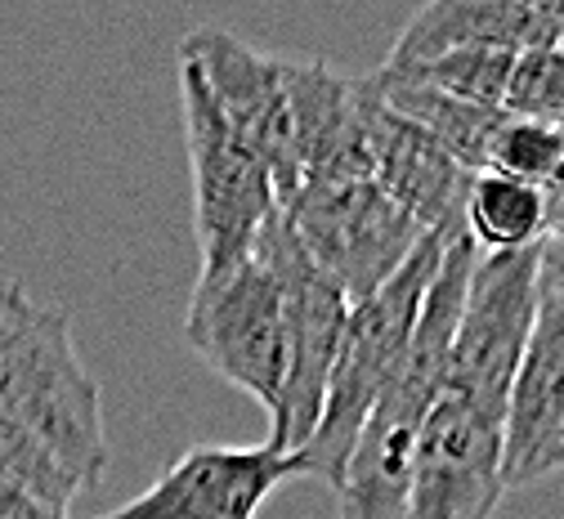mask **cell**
I'll use <instances>...</instances> for the list:
<instances>
[{
  "label": "cell",
  "instance_id": "8",
  "mask_svg": "<svg viewBox=\"0 0 564 519\" xmlns=\"http://www.w3.org/2000/svg\"><path fill=\"white\" fill-rule=\"evenodd\" d=\"M184 340L210 372L247 390L273 417L288 377V314L278 278L256 256L216 278H197Z\"/></svg>",
  "mask_w": 564,
  "mask_h": 519
},
{
  "label": "cell",
  "instance_id": "6",
  "mask_svg": "<svg viewBox=\"0 0 564 519\" xmlns=\"http://www.w3.org/2000/svg\"><path fill=\"white\" fill-rule=\"evenodd\" d=\"M538 318V247L475 256L457 332L448 345L444 390L475 403L492 421L507 417V399L520 372Z\"/></svg>",
  "mask_w": 564,
  "mask_h": 519
},
{
  "label": "cell",
  "instance_id": "15",
  "mask_svg": "<svg viewBox=\"0 0 564 519\" xmlns=\"http://www.w3.org/2000/svg\"><path fill=\"white\" fill-rule=\"evenodd\" d=\"M372 82H377L386 108L399 112L403 121H412L421 134H431L462 171H470V175H484L488 171L492 143H498V134L507 126V112L457 104L448 95H435V90L416 86V82L394 77V72H386V67L372 72Z\"/></svg>",
  "mask_w": 564,
  "mask_h": 519
},
{
  "label": "cell",
  "instance_id": "13",
  "mask_svg": "<svg viewBox=\"0 0 564 519\" xmlns=\"http://www.w3.org/2000/svg\"><path fill=\"white\" fill-rule=\"evenodd\" d=\"M564 434V314L538 295L529 349L502 417V488H524L560 471Z\"/></svg>",
  "mask_w": 564,
  "mask_h": 519
},
{
  "label": "cell",
  "instance_id": "23",
  "mask_svg": "<svg viewBox=\"0 0 564 519\" xmlns=\"http://www.w3.org/2000/svg\"><path fill=\"white\" fill-rule=\"evenodd\" d=\"M538 193H542V206H546V234H555V229L564 225V158H560L555 171L538 184Z\"/></svg>",
  "mask_w": 564,
  "mask_h": 519
},
{
  "label": "cell",
  "instance_id": "16",
  "mask_svg": "<svg viewBox=\"0 0 564 519\" xmlns=\"http://www.w3.org/2000/svg\"><path fill=\"white\" fill-rule=\"evenodd\" d=\"M462 229L479 256H502L524 251L546 238V206L538 184L507 180V175H475L466 206H462Z\"/></svg>",
  "mask_w": 564,
  "mask_h": 519
},
{
  "label": "cell",
  "instance_id": "21",
  "mask_svg": "<svg viewBox=\"0 0 564 519\" xmlns=\"http://www.w3.org/2000/svg\"><path fill=\"white\" fill-rule=\"evenodd\" d=\"M538 295L564 314V234H546L538 242Z\"/></svg>",
  "mask_w": 564,
  "mask_h": 519
},
{
  "label": "cell",
  "instance_id": "3",
  "mask_svg": "<svg viewBox=\"0 0 564 519\" xmlns=\"http://www.w3.org/2000/svg\"><path fill=\"white\" fill-rule=\"evenodd\" d=\"M457 229L462 225L431 229L390 282H381L368 301L349 305L340 349L332 363V381L323 394V417H318L310 443L296 453L305 462V475H318L336 488L368 412L377 408V399L386 394V386L394 381L399 363L408 354L421 301H426V291L440 273V260H444V247Z\"/></svg>",
  "mask_w": 564,
  "mask_h": 519
},
{
  "label": "cell",
  "instance_id": "22",
  "mask_svg": "<svg viewBox=\"0 0 564 519\" xmlns=\"http://www.w3.org/2000/svg\"><path fill=\"white\" fill-rule=\"evenodd\" d=\"M0 519H67V506H54L32 488L0 475Z\"/></svg>",
  "mask_w": 564,
  "mask_h": 519
},
{
  "label": "cell",
  "instance_id": "25",
  "mask_svg": "<svg viewBox=\"0 0 564 519\" xmlns=\"http://www.w3.org/2000/svg\"><path fill=\"white\" fill-rule=\"evenodd\" d=\"M555 234H564V225H560V229H555Z\"/></svg>",
  "mask_w": 564,
  "mask_h": 519
},
{
  "label": "cell",
  "instance_id": "17",
  "mask_svg": "<svg viewBox=\"0 0 564 519\" xmlns=\"http://www.w3.org/2000/svg\"><path fill=\"white\" fill-rule=\"evenodd\" d=\"M511 67H516V54H502V50H453V54H440L431 63L386 67V72H394V77H403V82L426 86L435 95H448L457 104H475V108L502 112Z\"/></svg>",
  "mask_w": 564,
  "mask_h": 519
},
{
  "label": "cell",
  "instance_id": "9",
  "mask_svg": "<svg viewBox=\"0 0 564 519\" xmlns=\"http://www.w3.org/2000/svg\"><path fill=\"white\" fill-rule=\"evenodd\" d=\"M180 58L197 67L206 95L216 99L229 130L260 158L273 180L278 206L301 188V158L292 134L282 58H269L225 28H197L180 41Z\"/></svg>",
  "mask_w": 564,
  "mask_h": 519
},
{
  "label": "cell",
  "instance_id": "20",
  "mask_svg": "<svg viewBox=\"0 0 564 519\" xmlns=\"http://www.w3.org/2000/svg\"><path fill=\"white\" fill-rule=\"evenodd\" d=\"M560 158H564V130L507 117L498 143H492L488 171L492 175H507V180H524V184H542L555 171Z\"/></svg>",
  "mask_w": 564,
  "mask_h": 519
},
{
  "label": "cell",
  "instance_id": "7",
  "mask_svg": "<svg viewBox=\"0 0 564 519\" xmlns=\"http://www.w3.org/2000/svg\"><path fill=\"white\" fill-rule=\"evenodd\" d=\"M282 215L314 260V269L345 295L349 305L390 282L403 260L426 238V229L408 219L377 184L345 180V184H301Z\"/></svg>",
  "mask_w": 564,
  "mask_h": 519
},
{
  "label": "cell",
  "instance_id": "2",
  "mask_svg": "<svg viewBox=\"0 0 564 519\" xmlns=\"http://www.w3.org/2000/svg\"><path fill=\"white\" fill-rule=\"evenodd\" d=\"M0 417L95 488L108 466L104 394L73 345L67 310L41 305L23 282H0Z\"/></svg>",
  "mask_w": 564,
  "mask_h": 519
},
{
  "label": "cell",
  "instance_id": "11",
  "mask_svg": "<svg viewBox=\"0 0 564 519\" xmlns=\"http://www.w3.org/2000/svg\"><path fill=\"white\" fill-rule=\"evenodd\" d=\"M305 475L296 453L273 443L256 448H225V443H197L166 475L126 506H112L95 519H256L278 484Z\"/></svg>",
  "mask_w": 564,
  "mask_h": 519
},
{
  "label": "cell",
  "instance_id": "24",
  "mask_svg": "<svg viewBox=\"0 0 564 519\" xmlns=\"http://www.w3.org/2000/svg\"><path fill=\"white\" fill-rule=\"evenodd\" d=\"M560 471H564V434H560Z\"/></svg>",
  "mask_w": 564,
  "mask_h": 519
},
{
  "label": "cell",
  "instance_id": "12",
  "mask_svg": "<svg viewBox=\"0 0 564 519\" xmlns=\"http://www.w3.org/2000/svg\"><path fill=\"white\" fill-rule=\"evenodd\" d=\"M555 45H564V0H435L403 23L386 67L431 63L453 50L529 54Z\"/></svg>",
  "mask_w": 564,
  "mask_h": 519
},
{
  "label": "cell",
  "instance_id": "14",
  "mask_svg": "<svg viewBox=\"0 0 564 519\" xmlns=\"http://www.w3.org/2000/svg\"><path fill=\"white\" fill-rule=\"evenodd\" d=\"M470 171H462L444 148L421 134L412 121L386 108L377 90L372 130H368V184H377L421 229L462 225V206L470 193Z\"/></svg>",
  "mask_w": 564,
  "mask_h": 519
},
{
  "label": "cell",
  "instance_id": "18",
  "mask_svg": "<svg viewBox=\"0 0 564 519\" xmlns=\"http://www.w3.org/2000/svg\"><path fill=\"white\" fill-rule=\"evenodd\" d=\"M502 112L516 121L564 130V45L516 54Z\"/></svg>",
  "mask_w": 564,
  "mask_h": 519
},
{
  "label": "cell",
  "instance_id": "4",
  "mask_svg": "<svg viewBox=\"0 0 564 519\" xmlns=\"http://www.w3.org/2000/svg\"><path fill=\"white\" fill-rule=\"evenodd\" d=\"M180 104L193 171V234H197V278H216L242 264L278 210V193L260 158L229 130L216 99L206 95L197 67L180 58Z\"/></svg>",
  "mask_w": 564,
  "mask_h": 519
},
{
  "label": "cell",
  "instance_id": "1",
  "mask_svg": "<svg viewBox=\"0 0 564 519\" xmlns=\"http://www.w3.org/2000/svg\"><path fill=\"white\" fill-rule=\"evenodd\" d=\"M475 247L466 229H457L444 247L440 273L421 301L408 354L399 363L394 381L368 412L349 462L336 479L340 510L336 519H408V484H412V453L421 425H426L440 390H444V367H448V345L457 332L466 278L475 264Z\"/></svg>",
  "mask_w": 564,
  "mask_h": 519
},
{
  "label": "cell",
  "instance_id": "19",
  "mask_svg": "<svg viewBox=\"0 0 564 519\" xmlns=\"http://www.w3.org/2000/svg\"><path fill=\"white\" fill-rule=\"evenodd\" d=\"M0 475L23 484V488H32L36 497H45L54 506H73V497L82 493L77 479L67 475L28 430H19L6 417H0Z\"/></svg>",
  "mask_w": 564,
  "mask_h": 519
},
{
  "label": "cell",
  "instance_id": "5",
  "mask_svg": "<svg viewBox=\"0 0 564 519\" xmlns=\"http://www.w3.org/2000/svg\"><path fill=\"white\" fill-rule=\"evenodd\" d=\"M251 256L278 278L282 314H288V377H282V394L269 417V443L282 453H301L323 417V394L332 381L349 301L314 269L282 206L264 219Z\"/></svg>",
  "mask_w": 564,
  "mask_h": 519
},
{
  "label": "cell",
  "instance_id": "10",
  "mask_svg": "<svg viewBox=\"0 0 564 519\" xmlns=\"http://www.w3.org/2000/svg\"><path fill=\"white\" fill-rule=\"evenodd\" d=\"M502 493V421L440 390L412 453L408 519H492Z\"/></svg>",
  "mask_w": 564,
  "mask_h": 519
}]
</instances>
